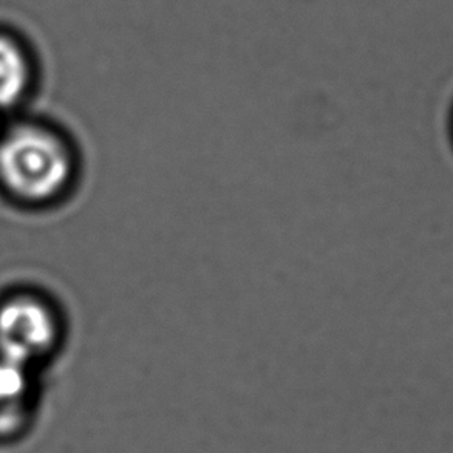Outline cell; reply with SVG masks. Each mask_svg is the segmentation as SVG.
<instances>
[{
  "instance_id": "cell-1",
  "label": "cell",
  "mask_w": 453,
  "mask_h": 453,
  "mask_svg": "<svg viewBox=\"0 0 453 453\" xmlns=\"http://www.w3.org/2000/svg\"><path fill=\"white\" fill-rule=\"evenodd\" d=\"M76 161L61 136L19 127L0 140V180L14 196L47 202L72 184Z\"/></svg>"
},
{
  "instance_id": "cell-2",
  "label": "cell",
  "mask_w": 453,
  "mask_h": 453,
  "mask_svg": "<svg viewBox=\"0 0 453 453\" xmlns=\"http://www.w3.org/2000/svg\"><path fill=\"white\" fill-rule=\"evenodd\" d=\"M59 325L49 306L19 297L0 306V357L31 368L55 349Z\"/></svg>"
},
{
  "instance_id": "cell-3",
  "label": "cell",
  "mask_w": 453,
  "mask_h": 453,
  "mask_svg": "<svg viewBox=\"0 0 453 453\" xmlns=\"http://www.w3.org/2000/svg\"><path fill=\"white\" fill-rule=\"evenodd\" d=\"M35 413L30 368L0 357V442L24 435Z\"/></svg>"
},
{
  "instance_id": "cell-4",
  "label": "cell",
  "mask_w": 453,
  "mask_h": 453,
  "mask_svg": "<svg viewBox=\"0 0 453 453\" xmlns=\"http://www.w3.org/2000/svg\"><path fill=\"white\" fill-rule=\"evenodd\" d=\"M30 80L22 50L8 37L0 36V109L19 103Z\"/></svg>"
}]
</instances>
